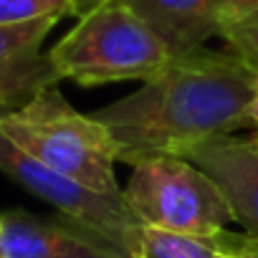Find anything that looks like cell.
Masks as SVG:
<instances>
[{
  "label": "cell",
  "mask_w": 258,
  "mask_h": 258,
  "mask_svg": "<svg viewBox=\"0 0 258 258\" xmlns=\"http://www.w3.org/2000/svg\"><path fill=\"white\" fill-rule=\"evenodd\" d=\"M253 66L235 51L177 53L140 91L94 111L119 145V162L185 152L253 124Z\"/></svg>",
  "instance_id": "cell-1"
},
{
  "label": "cell",
  "mask_w": 258,
  "mask_h": 258,
  "mask_svg": "<svg viewBox=\"0 0 258 258\" xmlns=\"http://www.w3.org/2000/svg\"><path fill=\"white\" fill-rule=\"evenodd\" d=\"M0 135L71 182L96 195L121 198L114 177L119 162L114 135L94 114L76 111L56 86L21 109L0 111Z\"/></svg>",
  "instance_id": "cell-2"
},
{
  "label": "cell",
  "mask_w": 258,
  "mask_h": 258,
  "mask_svg": "<svg viewBox=\"0 0 258 258\" xmlns=\"http://www.w3.org/2000/svg\"><path fill=\"white\" fill-rule=\"evenodd\" d=\"M48 56L61 79L99 86L111 81L147 84L175 53L121 0H109L81 16Z\"/></svg>",
  "instance_id": "cell-3"
},
{
  "label": "cell",
  "mask_w": 258,
  "mask_h": 258,
  "mask_svg": "<svg viewBox=\"0 0 258 258\" xmlns=\"http://www.w3.org/2000/svg\"><path fill=\"white\" fill-rule=\"evenodd\" d=\"M124 205L140 225L190 235H218L235 220L223 187L185 157L162 155L132 167Z\"/></svg>",
  "instance_id": "cell-4"
},
{
  "label": "cell",
  "mask_w": 258,
  "mask_h": 258,
  "mask_svg": "<svg viewBox=\"0 0 258 258\" xmlns=\"http://www.w3.org/2000/svg\"><path fill=\"white\" fill-rule=\"evenodd\" d=\"M3 111V106H0ZM0 172L8 175L13 182L26 187L31 195L41 198L43 203L53 205L56 213L91 228L94 233L111 240L126 258H132L137 250L140 223L124 205V198L96 195L69 177L53 172L11 140L0 135Z\"/></svg>",
  "instance_id": "cell-5"
},
{
  "label": "cell",
  "mask_w": 258,
  "mask_h": 258,
  "mask_svg": "<svg viewBox=\"0 0 258 258\" xmlns=\"http://www.w3.org/2000/svg\"><path fill=\"white\" fill-rule=\"evenodd\" d=\"M6 258H126L111 240L66 215L0 213Z\"/></svg>",
  "instance_id": "cell-6"
},
{
  "label": "cell",
  "mask_w": 258,
  "mask_h": 258,
  "mask_svg": "<svg viewBox=\"0 0 258 258\" xmlns=\"http://www.w3.org/2000/svg\"><path fill=\"white\" fill-rule=\"evenodd\" d=\"M56 23V18H43L18 26H0V106L3 109H21L36 94L61 81L51 56L41 51Z\"/></svg>",
  "instance_id": "cell-7"
},
{
  "label": "cell",
  "mask_w": 258,
  "mask_h": 258,
  "mask_svg": "<svg viewBox=\"0 0 258 258\" xmlns=\"http://www.w3.org/2000/svg\"><path fill=\"white\" fill-rule=\"evenodd\" d=\"M185 160L205 170L225 192L235 223L258 238V142L220 135L185 152Z\"/></svg>",
  "instance_id": "cell-8"
},
{
  "label": "cell",
  "mask_w": 258,
  "mask_h": 258,
  "mask_svg": "<svg viewBox=\"0 0 258 258\" xmlns=\"http://www.w3.org/2000/svg\"><path fill=\"white\" fill-rule=\"evenodd\" d=\"M177 56L205 48L223 33V0H121Z\"/></svg>",
  "instance_id": "cell-9"
},
{
  "label": "cell",
  "mask_w": 258,
  "mask_h": 258,
  "mask_svg": "<svg viewBox=\"0 0 258 258\" xmlns=\"http://www.w3.org/2000/svg\"><path fill=\"white\" fill-rule=\"evenodd\" d=\"M132 258H225L218 235H190L140 225L137 250Z\"/></svg>",
  "instance_id": "cell-10"
},
{
  "label": "cell",
  "mask_w": 258,
  "mask_h": 258,
  "mask_svg": "<svg viewBox=\"0 0 258 258\" xmlns=\"http://www.w3.org/2000/svg\"><path fill=\"white\" fill-rule=\"evenodd\" d=\"M76 18L71 0H0V26H18L43 18Z\"/></svg>",
  "instance_id": "cell-11"
},
{
  "label": "cell",
  "mask_w": 258,
  "mask_h": 258,
  "mask_svg": "<svg viewBox=\"0 0 258 258\" xmlns=\"http://www.w3.org/2000/svg\"><path fill=\"white\" fill-rule=\"evenodd\" d=\"M220 38L228 43L230 51L243 56L250 66L258 63V11L235 21H228L223 26Z\"/></svg>",
  "instance_id": "cell-12"
},
{
  "label": "cell",
  "mask_w": 258,
  "mask_h": 258,
  "mask_svg": "<svg viewBox=\"0 0 258 258\" xmlns=\"http://www.w3.org/2000/svg\"><path fill=\"white\" fill-rule=\"evenodd\" d=\"M218 243L225 253H233L238 258H258V238L248 233H218Z\"/></svg>",
  "instance_id": "cell-13"
},
{
  "label": "cell",
  "mask_w": 258,
  "mask_h": 258,
  "mask_svg": "<svg viewBox=\"0 0 258 258\" xmlns=\"http://www.w3.org/2000/svg\"><path fill=\"white\" fill-rule=\"evenodd\" d=\"M223 8H225V23H228V21H235V18L255 13L258 11V0H223Z\"/></svg>",
  "instance_id": "cell-14"
},
{
  "label": "cell",
  "mask_w": 258,
  "mask_h": 258,
  "mask_svg": "<svg viewBox=\"0 0 258 258\" xmlns=\"http://www.w3.org/2000/svg\"><path fill=\"white\" fill-rule=\"evenodd\" d=\"M250 119L258 129V63L253 66V99H250ZM255 142H258V132H255Z\"/></svg>",
  "instance_id": "cell-15"
},
{
  "label": "cell",
  "mask_w": 258,
  "mask_h": 258,
  "mask_svg": "<svg viewBox=\"0 0 258 258\" xmlns=\"http://www.w3.org/2000/svg\"><path fill=\"white\" fill-rule=\"evenodd\" d=\"M74 3V11H76V18H81V16H86V13H91L94 8H99V6H104V3H109V0H71Z\"/></svg>",
  "instance_id": "cell-16"
},
{
  "label": "cell",
  "mask_w": 258,
  "mask_h": 258,
  "mask_svg": "<svg viewBox=\"0 0 258 258\" xmlns=\"http://www.w3.org/2000/svg\"><path fill=\"white\" fill-rule=\"evenodd\" d=\"M0 258H6V250H3V220H0Z\"/></svg>",
  "instance_id": "cell-17"
},
{
  "label": "cell",
  "mask_w": 258,
  "mask_h": 258,
  "mask_svg": "<svg viewBox=\"0 0 258 258\" xmlns=\"http://www.w3.org/2000/svg\"><path fill=\"white\" fill-rule=\"evenodd\" d=\"M225 258H238V255H233V253H225Z\"/></svg>",
  "instance_id": "cell-18"
}]
</instances>
